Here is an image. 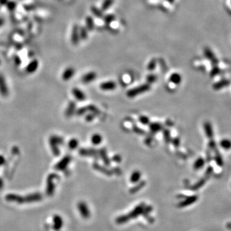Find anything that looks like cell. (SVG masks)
<instances>
[{
    "label": "cell",
    "instance_id": "6da1fadb",
    "mask_svg": "<svg viewBox=\"0 0 231 231\" xmlns=\"http://www.w3.org/2000/svg\"><path fill=\"white\" fill-rule=\"evenodd\" d=\"M146 206L143 203H141L140 205H138V206H136L132 211L130 213H129L127 215H124V216H119L116 219V223L118 224H123L125 223L129 220L137 218L139 214H144Z\"/></svg>",
    "mask_w": 231,
    "mask_h": 231
},
{
    "label": "cell",
    "instance_id": "7a4b0ae2",
    "mask_svg": "<svg viewBox=\"0 0 231 231\" xmlns=\"http://www.w3.org/2000/svg\"><path fill=\"white\" fill-rule=\"evenodd\" d=\"M55 175V174H51L48 177V179H47V187H46V192L47 193V195L48 196H52L53 194L55 191V183H54V179L57 178Z\"/></svg>",
    "mask_w": 231,
    "mask_h": 231
},
{
    "label": "cell",
    "instance_id": "3957f363",
    "mask_svg": "<svg viewBox=\"0 0 231 231\" xmlns=\"http://www.w3.org/2000/svg\"><path fill=\"white\" fill-rule=\"evenodd\" d=\"M78 209L82 217L83 218H89L91 216L90 210L89 209L87 205L83 202H80L78 204Z\"/></svg>",
    "mask_w": 231,
    "mask_h": 231
},
{
    "label": "cell",
    "instance_id": "277c9868",
    "mask_svg": "<svg viewBox=\"0 0 231 231\" xmlns=\"http://www.w3.org/2000/svg\"><path fill=\"white\" fill-rule=\"evenodd\" d=\"M43 196L39 193H34L31 194L27 195L26 197H23L24 199V203H34L37 202L42 200Z\"/></svg>",
    "mask_w": 231,
    "mask_h": 231
},
{
    "label": "cell",
    "instance_id": "5b68a950",
    "mask_svg": "<svg viewBox=\"0 0 231 231\" xmlns=\"http://www.w3.org/2000/svg\"><path fill=\"white\" fill-rule=\"evenodd\" d=\"M5 199L7 202H14L17 203H24L23 202V197L20 196L19 195H15V194H8L5 197Z\"/></svg>",
    "mask_w": 231,
    "mask_h": 231
},
{
    "label": "cell",
    "instance_id": "8992f818",
    "mask_svg": "<svg viewBox=\"0 0 231 231\" xmlns=\"http://www.w3.org/2000/svg\"><path fill=\"white\" fill-rule=\"evenodd\" d=\"M80 34H79V28L78 25H75L73 28L71 32V42L73 44H77L79 43L80 40Z\"/></svg>",
    "mask_w": 231,
    "mask_h": 231
},
{
    "label": "cell",
    "instance_id": "52a82bcc",
    "mask_svg": "<svg viewBox=\"0 0 231 231\" xmlns=\"http://www.w3.org/2000/svg\"><path fill=\"white\" fill-rule=\"evenodd\" d=\"M53 228L55 230H59L63 226V219L60 215H55L53 218Z\"/></svg>",
    "mask_w": 231,
    "mask_h": 231
},
{
    "label": "cell",
    "instance_id": "ba28073f",
    "mask_svg": "<svg viewBox=\"0 0 231 231\" xmlns=\"http://www.w3.org/2000/svg\"><path fill=\"white\" fill-rule=\"evenodd\" d=\"M203 129L207 137L211 139H213V135H214V132H213V129L211 123L209 122H206L203 123Z\"/></svg>",
    "mask_w": 231,
    "mask_h": 231
},
{
    "label": "cell",
    "instance_id": "9c48e42d",
    "mask_svg": "<svg viewBox=\"0 0 231 231\" xmlns=\"http://www.w3.org/2000/svg\"><path fill=\"white\" fill-rule=\"evenodd\" d=\"M230 84V81L228 80H222L216 83H215L214 84L213 86V89L214 90H220V89H222L224 88L225 87H227Z\"/></svg>",
    "mask_w": 231,
    "mask_h": 231
},
{
    "label": "cell",
    "instance_id": "30bf717a",
    "mask_svg": "<svg viewBox=\"0 0 231 231\" xmlns=\"http://www.w3.org/2000/svg\"><path fill=\"white\" fill-rule=\"evenodd\" d=\"M75 74V70L73 67H68L64 71L62 75V78L64 80H70Z\"/></svg>",
    "mask_w": 231,
    "mask_h": 231
},
{
    "label": "cell",
    "instance_id": "8fae6325",
    "mask_svg": "<svg viewBox=\"0 0 231 231\" xmlns=\"http://www.w3.org/2000/svg\"><path fill=\"white\" fill-rule=\"evenodd\" d=\"M0 92L3 96H7L8 94V89L4 78L0 75Z\"/></svg>",
    "mask_w": 231,
    "mask_h": 231
},
{
    "label": "cell",
    "instance_id": "7c38bea8",
    "mask_svg": "<svg viewBox=\"0 0 231 231\" xmlns=\"http://www.w3.org/2000/svg\"><path fill=\"white\" fill-rule=\"evenodd\" d=\"M96 76V73H94V71L89 72L83 76L82 80L85 83H89L90 82L93 81L94 79H95Z\"/></svg>",
    "mask_w": 231,
    "mask_h": 231
},
{
    "label": "cell",
    "instance_id": "4fadbf2b",
    "mask_svg": "<svg viewBox=\"0 0 231 231\" xmlns=\"http://www.w3.org/2000/svg\"><path fill=\"white\" fill-rule=\"evenodd\" d=\"M91 12H92V14L94 15V16L97 18H99V19L103 18L104 16L102 10L95 6H92L91 7Z\"/></svg>",
    "mask_w": 231,
    "mask_h": 231
},
{
    "label": "cell",
    "instance_id": "5bb4252c",
    "mask_svg": "<svg viewBox=\"0 0 231 231\" xmlns=\"http://www.w3.org/2000/svg\"><path fill=\"white\" fill-rule=\"evenodd\" d=\"M86 27L89 31L93 30L94 28V23L91 16H87L86 18Z\"/></svg>",
    "mask_w": 231,
    "mask_h": 231
},
{
    "label": "cell",
    "instance_id": "9a60e30c",
    "mask_svg": "<svg viewBox=\"0 0 231 231\" xmlns=\"http://www.w3.org/2000/svg\"><path fill=\"white\" fill-rule=\"evenodd\" d=\"M100 87L103 90H112L116 87V83L114 82H107L102 83Z\"/></svg>",
    "mask_w": 231,
    "mask_h": 231
},
{
    "label": "cell",
    "instance_id": "2e32d148",
    "mask_svg": "<svg viewBox=\"0 0 231 231\" xmlns=\"http://www.w3.org/2000/svg\"><path fill=\"white\" fill-rule=\"evenodd\" d=\"M114 3V0H104L102 4L101 10L103 12L106 11L108 9L111 8L112 5Z\"/></svg>",
    "mask_w": 231,
    "mask_h": 231
},
{
    "label": "cell",
    "instance_id": "e0dca14e",
    "mask_svg": "<svg viewBox=\"0 0 231 231\" xmlns=\"http://www.w3.org/2000/svg\"><path fill=\"white\" fill-rule=\"evenodd\" d=\"M220 146L222 148H223L225 150H228L231 148V141L227 139H222L220 143Z\"/></svg>",
    "mask_w": 231,
    "mask_h": 231
},
{
    "label": "cell",
    "instance_id": "ac0fdd59",
    "mask_svg": "<svg viewBox=\"0 0 231 231\" xmlns=\"http://www.w3.org/2000/svg\"><path fill=\"white\" fill-rule=\"evenodd\" d=\"M182 80V78L181 75L178 74V73H175L172 74L170 76V81L173 83H175V84H179Z\"/></svg>",
    "mask_w": 231,
    "mask_h": 231
},
{
    "label": "cell",
    "instance_id": "d6986e66",
    "mask_svg": "<svg viewBox=\"0 0 231 231\" xmlns=\"http://www.w3.org/2000/svg\"><path fill=\"white\" fill-rule=\"evenodd\" d=\"M73 94L75 96V98L78 99V100H83L85 99L86 96L85 94L83 93L80 90L78 89H73Z\"/></svg>",
    "mask_w": 231,
    "mask_h": 231
},
{
    "label": "cell",
    "instance_id": "ffe728a7",
    "mask_svg": "<svg viewBox=\"0 0 231 231\" xmlns=\"http://www.w3.org/2000/svg\"><path fill=\"white\" fill-rule=\"evenodd\" d=\"M205 164V160L202 158V157H199L197 159V161L194 163V168L195 170H198L204 166Z\"/></svg>",
    "mask_w": 231,
    "mask_h": 231
},
{
    "label": "cell",
    "instance_id": "44dd1931",
    "mask_svg": "<svg viewBox=\"0 0 231 231\" xmlns=\"http://www.w3.org/2000/svg\"><path fill=\"white\" fill-rule=\"evenodd\" d=\"M204 54H205V55L206 56L207 59H209V60H211L214 64H217L218 60L216 58H215L213 53L211 51H210L209 50H205Z\"/></svg>",
    "mask_w": 231,
    "mask_h": 231
},
{
    "label": "cell",
    "instance_id": "7402d4cb",
    "mask_svg": "<svg viewBox=\"0 0 231 231\" xmlns=\"http://www.w3.org/2000/svg\"><path fill=\"white\" fill-rule=\"evenodd\" d=\"M79 34H80V38L82 40H86L88 37V30L86 27H82L79 28Z\"/></svg>",
    "mask_w": 231,
    "mask_h": 231
},
{
    "label": "cell",
    "instance_id": "603a6c76",
    "mask_svg": "<svg viewBox=\"0 0 231 231\" xmlns=\"http://www.w3.org/2000/svg\"><path fill=\"white\" fill-rule=\"evenodd\" d=\"M69 161L70 160H69V159L67 158V157H66V158H64L56 166V168L58 170H62L67 165V163H68V162H69Z\"/></svg>",
    "mask_w": 231,
    "mask_h": 231
},
{
    "label": "cell",
    "instance_id": "cb8c5ba5",
    "mask_svg": "<svg viewBox=\"0 0 231 231\" xmlns=\"http://www.w3.org/2000/svg\"><path fill=\"white\" fill-rule=\"evenodd\" d=\"M103 18L104 20V22L107 24H109L114 21L116 19V17L113 14H109L106 15V16H103Z\"/></svg>",
    "mask_w": 231,
    "mask_h": 231
},
{
    "label": "cell",
    "instance_id": "d4e9b609",
    "mask_svg": "<svg viewBox=\"0 0 231 231\" xmlns=\"http://www.w3.org/2000/svg\"><path fill=\"white\" fill-rule=\"evenodd\" d=\"M141 173L139 171H135L134 172L132 175L130 177V181L132 182H137L138 181H139L141 178Z\"/></svg>",
    "mask_w": 231,
    "mask_h": 231
},
{
    "label": "cell",
    "instance_id": "484cf974",
    "mask_svg": "<svg viewBox=\"0 0 231 231\" xmlns=\"http://www.w3.org/2000/svg\"><path fill=\"white\" fill-rule=\"evenodd\" d=\"M102 141V139L101 135L99 134L94 135L91 138V141L94 145H99V143H101Z\"/></svg>",
    "mask_w": 231,
    "mask_h": 231
},
{
    "label": "cell",
    "instance_id": "4316f807",
    "mask_svg": "<svg viewBox=\"0 0 231 231\" xmlns=\"http://www.w3.org/2000/svg\"><path fill=\"white\" fill-rule=\"evenodd\" d=\"M214 160L215 161H216V164L220 166H222L223 164V159H222V157L220 155V154L217 153L216 154V155H215V157H214Z\"/></svg>",
    "mask_w": 231,
    "mask_h": 231
},
{
    "label": "cell",
    "instance_id": "83f0119b",
    "mask_svg": "<svg viewBox=\"0 0 231 231\" xmlns=\"http://www.w3.org/2000/svg\"><path fill=\"white\" fill-rule=\"evenodd\" d=\"M156 64H157V61L155 59H151L148 64V69L149 70H154L155 68V66H156Z\"/></svg>",
    "mask_w": 231,
    "mask_h": 231
},
{
    "label": "cell",
    "instance_id": "f1b7e54d",
    "mask_svg": "<svg viewBox=\"0 0 231 231\" xmlns=\"http://www.w3.org/2000/svg\"><path fill=\"white\" fill-rule=\"evenodd\" d=\"M209 148L211 150H215L216 149V144L215 143V141L213 139H211V141L209 142Z\"/></svg>",
    "mask_w": 231,
    "mask_h": 231
},
{
    "label": "cell",
    "instance_id": "f546056e",
    "mask_svg": "<svg viewBox=\"0 0 231 231\" xmlns=\"http://www.w3.org/2000/svg\"><path fill=\"white\" fill-rule=\"evenodd\" d=\"M220 70L219 68H218L217 67H214L213 69L212 70L211 72V74H210V75H211V77H214L215 76H216L217 75H218L220 73Z\"/></svg>",
    "mask_w": 231,
    "mask_h": 231
},
{
    "label": "cell",
    "instance_id": "4dcf8cb0",
    "mask_svg": "<svg viewBox=\"0 0 231 231\" xmlns=\"http://www.w3.org/2000/svg\"><path fill=\"white\" fill-rule=\"evenodd\" d=\"M70 147L71 148V149H73L75 148V147H76L78 146V141H76V140L75 139H73V140H71V141L70 142Z\"/></svg>",
    "mask_w": 231,
    "mask_h": 231
},
{
    "label": "cell",
    "instance_id": "1f68e13d",
    "mask_svg": "<svg viewBox=\"0 0 231 231\" xmlns=\"http://www.w3.org/2000/svg\"><path fill=\"white\" fill-rule=\"evenodd\" d=\"M213 167H212V166H209V167H208V168H207V171H206V174H207V175H210V174H211V173L213 172Z\"/></svg>",
    "mask_w": 231,
    "mask_h": 231
},
{
    "label": "cell",
    "instance_id": "d6a6232c",
    "mask_svg": "<svg viewBox=\"0 0 231 231\" xmlns=\"http://www.w3.org/2000/svg\"><path fill=\"white\" fill-rule=\"evenodd\" d=\"M207 162H210V161H211V154H209V153H207Z\"/></svg>",
    "mask_w": 231,
    "mask_h": 231
},
{
    "label": "cell",
    "instance_id": "836d02e7",
    "mask_svg": "<svg viewBox=\"0 0 231 231\" xmlns=\"http://www.w3.org/2000/svg\"><path fill=\"white\" fill-rule=\"evenodd\" d=\"M3 187V181H2V178H0V190Z\"/></svg>",
    "mask_w": 231,
    "mask_h": 231
},
{
    "label": "cell",
    "instance_id": "e575fe53",
    "mask_svg": "<svg viewBox=\"0 0 231 231\" xmlns=\"http://www.w3.org/2000/svg\"><path fill=\"white\" fill-rule=\"evenodd\" d=\"M166 1L167 2H168L169 3H170V4H173V3L175 2V0H166Z\"/></svg>",
    "mask_w": 231,
    "mask_h": 231
},
{
    "label": "cell",
    "instance_id": "d590c367",
    "mask_svg": "<svg viewBox=\"0 0 231 231\" xmlns=\"http://www.w3.org/2000/svg\"><path fill=\"white\" fill-rule=\"evenodd\" d=\"M3 161V158L2 156H0V165H2L1 164L2 163Z\"/></svg>",
    "mask_w": 231,
    "mask_h": 231
}]
</instances>
